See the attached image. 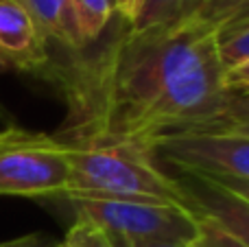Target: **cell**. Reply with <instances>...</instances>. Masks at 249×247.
Wrapping results in <instances>:
<instances>
[{
    "label": "cell",
    "mask_w": 249,
    "mask_h": 247,
    "mask_svg": "<svg viewBox=\"0 0 249 247\" xmlns=\"http://www.w3.org/2000/svg\"><path fill=\"white\" fill-rule=\"evenodd\" d=\"M55 247H72V245H70V243H66V241H64V243H61V245H55Z\"/></svg>",
    "instance_id": "603a6c76"
},
{
    "label": "cell",
    "mask_w": 249,
    "mask_h": 247,
    "mask_svg": "<svg viewBox=\"0 0 249 247\" xmlns=\"http://www.w3.org/2000/svg\"><path fill=\"white\" fill-rule=\"evenodd\" d=\"M241 20H249V0H243V2L238 4L236 11L228 18V22H225V24H230V22H241ZM221 26H223V24H221Z\"/></svg>",
    "instance_id": "44dd1931"
},
{
    "label": "cell",
    "mask_w": 249,
    "mask_h": 247,
    "mask_svg": "<svg viewBox=\"0 0 249 247\" xmlns=\"http://www.w3.org/2000/svg\"><path fill=\"white\" fill-rule=\"evenodd\" d=\"M121 31L96 53L51 55L39 79L68 105L55 134L66 144H129L153 156L160 140L193 134L214 118L230 92L216 33L175 20L149 31Z\"/></svg>",
    "instance_id": "6da1fadb"
},
{
    "label": "cell",
    "mask_w": 249,
    "mask_h": 247,
    "mask_svg": "<svg viewBox=\"0 0 249 247\" xmlns=\"http://www.w3.org/2000/svg\"><path fill=\"white\" fill-rule=\"evenodd\" d=\"M66 201L74 221L94 226L112 243H190L197 234V212L181 206L105 197H66Z\"/></svg>",
    "instance_id": "3957f363"
},
{
    "label": "cell",
    "mask_w": 249,
    "mask_h": 247,
    "mask_svg": "<svg viewBox=\"0 0 249 247\" xmlns=\"http://www.w3.org/2000/svg\"><path fill=\"white\" fill-rule=\"evenodd\" d=\"M133 7H136V0H116V4H114L116 18L129 22V18H131V13H133Z\"/></svg>",
    "instance_id": "ffe728a7"
},
{
    "label": "cell",
    "mask_w": 249,
    "mask_h": 247,
    "mask_svg": "<svg viewBox=\"0 0 249 247\" xmlns=\"http://www.w3.org/2000/svg\"><path fill=\"white\" fill-rule=\"evenodd\" d=\"M216 48L225 70L249 61V20L230 22L214 31Z\"/></svg>",
    "instance_id": "4fadbf2b"
},
{
    "label": "cell",
    "mask_w": 249,
    "mask_h": 247,
    "mask_svg": "<svg viewBox=\"0 0 249 247\" xmlns=\"http://www.w3.org/2000/svg\"><path fill=\"white\" fill-rule=\"evenodd\" d=\"M66 243H70L72 247H112L103 232L83 221H72L68 234H66Z\"/></svg>",
    "instance_id": "9a60e30c"
},
{
    "label": "cell",
    "mask_w": 249,
    "mask_h": 247,
    "mask_svg": "<svg viewBox=\"0 0 249 247\" xmlns=\"http://www.w3.org/2000/svg\"><path fill=\"white\" fill-rule=\"evenodd\" d=\"M184 0H136L127 26L131 31H149L173 24L179 18Z\"/></svg>",
    "instance_id": "7c38bea8"
},
{
    "label": "cell",
    "mask_w": 249,
    "mask_h": 247,
    "mask_svg": "<svg viewBox=\"0 0 249 247\" xmlns=\"http://www.w3.org/2000/svg\"><path fill=\"white\" fill-rule=\"evenodd\" d=\"M51 48L20 0H0V70L42 77Z\"/></svg>",
    "instance_id": "8992f818"
},
{
    "label": "cell",
    "mask_w": 249,
    "mask_h": 247,
    "mask_svg": "<svg viewBox=\"0 0 249 247\" xmlns=\"http://www.w3.org/2000/svg\"><path fill=\"white\" fill-rule=\"evenodd\" d=\"M155 160H164L179 173L230 175L249 179V138L216 134H177L160 140Z\"/></svg>",
    "instance_id": "5b68a950"
},
{
    "label": "cell",
    "mask_w": 249,
    "mask_h": 247,
    "mask_svg": "<svg viewBox=\"0 0 249 247\" xmlns=\"http://www.w3.org/2000/svg\"><path fill=\"white\" fill-rule=\"evenodd\" d=\"M243 0H184L177 20L203 31H216L236 11Z\"/></svg>",
    "instance_id": "8fae6325"
},
{
    "label": "cell",
    "mask_w": 249,
    "mask_h": 247,
    "mask_svg": "<svg viewBox=\"0 0 249 247\" xmlns=\"http://www.w3.org/2000/svg\"><path fill=\"white\" fill-rule=\"evenodd\" d=\"M114 4H116V0H114ZM114 11H116V9H114Z\"/></svg>",
    "instance_id": "cb8c5ba5"
},
{
    "label": "cell",
    "mask_w": 249,
    "mask_h": 247,
    "mask_svg": "<svg viewBox=\"0 0 249 247\" xmlns=\"http://www.w3.org/2000/svg\"><path fill=\"white\" fill-rule=\"evenodd\" d=\"M0 247H51V239L42 232H33V234L18 236L11 241H2Z\"/></svg>",
    "instance_id": "ac0fdd59"
},
{
    "label": "cell",
    "mask_w": 249,
    "mask_h": 247,
    "mask_svg": "<svg viewBox=\"0 0 249 247\" xmlns=\"http://www.w3.org/2000/svg\"><path fill=\"white\" fill-rule=\"evenodd\" d=\"M70 182L68 144L20 127L0 131V197H59Z\"/></svg>",
    "instance_id": "277c9868"
},
{
    "label": "cell",
    "mask_w": 249,
    "mask_h": 247,
    "mask_svg": "<svg viewBox=\"0 0 249 247\" xmlns=\"http://www.w3.org/2000/svg\"><path fill=\"white\" fill-rule=\"evenodd\" d=\"M190 247H249L243 239L234 236L212 219L197 214V234L190 241Z\"/></svg>",
    "instance_id": "5bb4252c"
},
{
    "label": "cell",
    "mask_w": 249,
    "mask_h": 247,
    "mask_svg": "<svg viewBox=\"0 0 249 247\" xmlns=\"http://www.w3.org/2000/svg\"><path fill=\"white\" fill-rule=\"evenodd\" d=\"M201 175H203V173H201ZM206 177H210L214 184L223 186L225 191H230V193H234V195H238L241 199L249 201V179L230 177V175H206Z\"/></svg>",
    "instance_id": "e0dca14e"
},
{
    "label": "cell",
    "mask_w": 249,
    "mask_h": 247,
    "mask_svg": "<svg viewBox=\"0 0 249 247\" xmlns=\"http://www.w3.org/2000/svg\"><path fill=\"white\" fill-rule=\"evenodd\" d=\"M193 134H216V136H238L249 138V96L228 94L225 103L214 114L208 125Z\"/></svg>",
    "instance_id": "30bf717a"
},
{
    "label": "cell",
    "mask_w": 249,
    "mask_h": 247,
    "mask_svg": "<svg viewBox=\"0 0 249 247\" xmlns=\"http://www.w3.org/2000/svg\"><path fill=\"white\" fill-rule=\"evenodd\" d=\"M181 175H184L181 182L188 191L190 206L195 212L212 219L214 223H219L221 228H225L249 245V201L225 191L223 186L214 184L210 177L201 173Z\"/></svg>",
    "instance_id": "52a82bcc"
},
{
    "label": "cell",
    "mask_w": 249,
    "mask_h": 247,
    "mask_svg": "<svg viewBox=\"0 0 249 247\" xmlns=\"http://www.w3.org/2000/svg\"><path fill=\"white\" fill-rule=\"evenodd\" d=\"M72 11L83 48L99 42L116 18L114 0H72Z\"/></svg>",
    "instance_id": "9c48e42d"
},
{
    "label": "cell",
    "mask_w": 249,
    "mask_h": 247,
    "mask_svg": "<svg viewBox=\"0 0 249 247\" xmlns=\"http://www.w3.org/2000/svg\"><path fill=\"white\" fill-rule=\"evenodd\" d=\"M0 118H7V109L2 107V103H0Z\"/></svg>",
    "instance_id": "7402d4cb"
},
{
    "label": "cell",
    "mask_w": 249,
    "mask_h": 247,
    "mask_svg": "<svg viewBox=\"0 0 249 247\" xmlns=\"http://www.w3.org/2000/svg\"><path fill=\"white\" fill-rule=\"evenodd\" d=\"M223 81H225V90H228L230 94L249 96V61L225 70Z\"/></svg>",
    "instance_id": "2e32d148"
},
{
    "label": "cell",
    "mask_w": 249,
    "mask_h": 247,
    "mask_svg": "<svg viewBox=\"0 0 249 247\" xmlns=\"http://www.w3.org/2000/svg\"><path fill=\"white\" fill-rule=\"evenodd\" d=\"M37 31L46 39L51 53L81 51L77 22H74L72 0H20Z\"/></svg>",
    "instance_id": "ba28073f"
},
{
    "label": "cell",
    "mask_w": 249,
    "mask_h": 247,
    "mask_svg": "<svg viewBox=\"0 0 249 247\" xmlns=\"http://www.w3.org/2000/svg\"><path fill=\"white\" fill-rule=\"evenodd\" d=\"M68 162L66 197L158 201L193 210L184 182L160 169L155 156L144 149L129 144H68Z\"/></svg>",
    "instance_id": "7a4b0ae2"
},
{
    "label": "cell",
    "mask_w": 249,
    "mask_h": 247,
    "mask_svg": "<svg viewBox=\"0 0 249 247\" xmlns=\"http://www.w3.org/2000/svg\"><path fill=\"white\" fill-rule=\"evenodd\" d=\"M112 247H190V243L186 241H151V243H112Z\"/></svg>",
    "instance_id": "d6986e66"
}]
</instances>
